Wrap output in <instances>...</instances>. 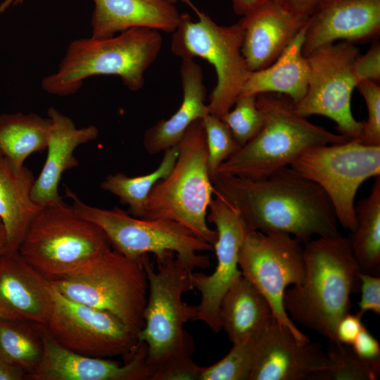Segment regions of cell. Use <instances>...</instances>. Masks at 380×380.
<instances>
[{
	"label": "cell",
	"instance_id": "1",
	"mask_svg": "<svg viewBox=\"0 0 380 380\" xmlns=\"http://www.w3.org/2000/svg\"><path fill=\"white\" fill-rule=\"evenodd\" d=\"M211 181L214 195L238 213L248 232L286 233L303 244L340 234L324 191L290 166L259 179L216 174Z\"/></svg>",
	"mask_w": 380,
	"mask_h": 380
},
{
	"label": "cell",
	"instance_id": "2",
	"mask_svg": "<svg viewBox=\"0 0 380 380\" xmlns=\"http://www.w3.org/2000/svg\"><path fill=\"white\" fill-rule=\"evenodd\" d=\"M156 259L155 269L148 255L142 257L148 296L144 327L138 334L147 347L151 380H198L201 367L190 358L191 343L184 329L194 319V305L182 298L194 289L195 267L173 253Z\"/></svg>",
	"mask_w": 380,
	"mask_h": 380
},
{
	"label": "cell",
	"instance_id": "3",
	"mask_svg": "<svg viewBox=\"0 0 380 380\" xmlns=\"http://www.w3.org/2000/svg\"><path fill=\"white\" fill-rule=\"evenodd\" d=\"M304 245V278L285 291L284 310L293 321L338 343L336 328L350 311V296L360 285V267L348 239L341 234Z\"/></svg>",
	"mask_w": 380,
	"mask_h": 380
},
{
	"label": "cell",
	"instance_id": "4",
	"mask_svg": "<svg viewBox=\"0 0 380 380\" xmlns=\"http://www.w3.org/2000/svg\"><path fill=\"white\" fill-rule=\"evenodd\" d=\"M163 46L159 31L142 27L106 38H80L71 42L58 70L42 80L49 94L65 96L76 93L91 77L114 75L130 91L140 90L145 73Z\"/></svg>",
	"mask_w": 380,
	"mask_h": 380
},
{
	"label": "cell",
	"instance_id": "5",
	"mask_svg": "<svg viewBox=\"0 0 380 380\" xmlns=\"http://www.w3.org/2000/svg\"><path fill=\"white\" fill-rule=\"evenodd\" d=\"M256 103L263 116L261 129L225 160L216 174L259 179L290 166L310 148L348 140L299 115L284 95L259 94Z\"/></svg>",
	"mask_w": 380,
	"mask_h": 380
},
{
	"label": "cell",
	"instance_id": "6",
	"mask_svg": "<svg viewBox=\"0 0 380 380\" xmlns=\"http://www.w3.org/2000/svg\"><path fill=\"white\" fill-rule=\"evenodd\" d=\"M177 147L175 163L152 189L142 218L175 221L213 246L217 234L208 226L207 215L214 188L202 120L189 127Z\"/></svg>",
	"mask_w": 380,
	"mask_h": 380
},
{
	"label": "cell",
	"instance_id": "7",
	"mask_svg": "<svg viewBox=\"0 0 380 380\" xmlns=\"http://www.w3.org/2000/svg\"><path fill=\"white\" fill-rule=\"evenodd\" d=\"M142 257L132 258L110 248L80 268L49 280L66 298L114 315L138 338L148 296Z\"/></svg>",
	"mask_w": 380,
	"mask_h": 380
},
{
	"label": "cell",
	"instance_id": "8",
	"mask_svg": "<svg viewBox=\"0 0 380 380\" xmlns=\"http://www.w3.org/2000/svg\"><path fill=\"white\" fill-rule=\"evenodd\" d=\"M65 193L74 213L99 227L120 253L132 258L152 253L157 258L173 253L195 268L208 267V256L200 253L213 251V246L185 226L170 220L138 218L118 207L92 206L68 187Z\"/></svg>",
	"mask_w": 380,
	"mask_h": 380
},
{
	"label": "cell",
	"instance_id": "9",
	"mask_svg": "<svg viewBox=\"0 0 380 380\" xmlns=\"http://www.w3.org/2000/svg\"><path fill=\"white\" fill-rule=\"evenodd\" d=\"M195 13V21L186 13L172 33L171 51L184 58H201L215 70L217 83L209 96V113L221 118L233 107L248 78L249 71L242 54L243 32L239 22L220 25L196 8L185 2Z\"/></svg>",
	"mask_w": 380,
	"mask_h": 380
},
{
	"label": "cell",
	"instance_id": "10",
	"mask_svg": "<svg viewBox=\"0 0 380 380\" xmlns=\"http://www.w3.org/2000/svg\"><path fill=\"white\" fill-rule=\"evenodd\" d=\"M112 248L103 230L77 216L65 202L43 208L18 252L51 279L72 272Z\"/></svg>",
	"mask_w": 380,
	"mask_h": 380
},
{
	"label": "cell",
	"instance_id": "11",
	"mask_svg": "<svg viewBox=\"0 0 380 380\" xmlns=\"http://www.w3.org/2000/svg\"><path fill=\"white\" fill-rule=\"evenodd\" d=\"M290 167L324 191L338 223L352 232L357 191L364 182L380 176V145L358 139L322 145L306 151Z\"/></svg>",
	"mask_w": 380,
	"mask_h": 380
},
{
	"label": "cell",
	"instance_id": "12",
	"mask_svg": "<svg viewBox=\"0 0 380 380\" xmlns=\"http://www.w3.org/2000/svg\"><path fill=\"white\" fill-rule=\"evenodd\" d=\"M282 232L250 231L241 246V275L267 299L274 317L301 341L310 339L294 324L283 305L285 291L302 282L305 274L303 246Z\"/></svg>",
	"mask_w": 380,
	"mask_h": 380
},
{
	"label": "cell",
	"instance_id": "13",
	"mask_svg": "<svg viewBox=\"0 0 380 380\" xmlns=\"http://www.w3.org/2000/svg\"><path fill=\"white\" fill-rule=\"evenodd\" d=\"M359 53L353 44L343 42L320 47L307 56L309 78L307 91L294 108L303 117L322 115L332 120L339 134L360 139L363 122L351 111V96L357 82L352 71Z\"/></svg>",
	"mask_w": 380,
	"mask_h": 380
},
{
	"label": "cell",
	"instance_id": "14",
	"mask_svg": "<svg viewBox=\"0 0 380 380\" xmlns=\"http://www.w3.org/2000/svg\"><path fill=\"white\" fill-rule=\"evenodd\" d=\"M52 289V310L45 327L61 346L89 357H122L124 362L133 355L139 343L137 336L119 318L72 300L53 285Z\"/></svg>",
	"mask_w": 380,
	"mask_h": 380
},
{
	"label": "cell",
	"instance_id": "15",
	"mask_svg": "<svg viewBox=\"0 0 380 380\" xmlns=\"http://www.w3.org/2000/svg\"><path fill=\"white\" fill-rule=\"evenodd\" d=\"M207 221L216 227L217 238L213 250L217 265L211 274L192 272L194 289L201 294L198 305H194L193 321L200 320L214 333H219L220 304L227 291L242 276L239 254L248 231L238 213L216 195L210 203Z\"/></svg>",
	"mask_w": 380,
	"mask_h": 380
},
{
	"label": "cell",
	"instance_id": "16",
	"mask_svg": "<svg viewBox=\"0 0 380 380\" xmlns=\"http://www.w3.org/2000/svg\"><path fill=\"white\" fill-rule=\"evenodd\" d=\"M44 350L37 366L26 380H151L147 347L139 341L133 355L123 365L108 358L72 352L61 346L40 324Z\"/></svg>",
	"mask_w": 380,
	"mask_h": 380
},
{
	"label": "cell",
	"instance_id": "17",
	"mask_svg": "<svg viewBox=\"0 0 380 380\" xmlns=\"http://www.w3.org/2000/svg\"><path fill=\"white\" fill-rule=\"evenodd\" d=\"M328 363L327 352L322 345L298 340L274 317L256 339L249 380L312 379Z\"/></svg>",
	"mask_w": 380,
	"mask_h": 380
},
{
	"label": "cell",
	"instance_id": "18",
	"mask_svg": "<svg viewBox=\"0 0 380 380\" xmlns=\"http://www.w3.org/2000/svg\"><path fill=\"white\" fill-rule=\"evenodd\" d=\"M380 33V0H323L305 25L302 51L307 57L343 39L355 44Z\"/></svg>",
	"mask_w": 380,
	"mask_h": 380
},
{
	"label": "cell",
	"instance_id": "19",
	"mask_svg": "<svg viewBox=\"0 0 380 380\" xmlns=\"http://www.w3.org/2000/svg\"><path fill=\"white\" fill-rule=\"evenodd\" d=\"M51 281L17 252L0 255V319L46 324L52 310Z\"/></svg>",
	"mask_w": 380,
	"mask_h": 380
},
{
	"label": "cell",
	"instance_id": "20",
	"mask_svg": "<svg viewBox=\"0 0 380 380\" xmlns=\"http://www.w3.org/2000/svg\"><path fill=\"white\" fill-rule=\"evenodd\" d=\"M309 18L293 15L267 1L239 21L242 54L251 72L271 65L285 50Z\"/></svg>",
	"mask_w": 380,
	"mask_h": 380
},
{
	"label": "cell",
	"instance_id": "21",
	"mask_svg": "<svg viewBox=\"0 0 380 380\" xmlns=\"http://www.w3.org/2000/svg\"><path fill=\"white\" fill-rule=\"evenodd\" d=\"M47 115L52 122L47 155L32 190V200L42 208L64 202L58 193V186L63 174L79 165L75 150L95 140L99 135L96 127L77 128L71 118L54 107L47 110Z\"/></svg>",
	"mask_w": 380,
	"mask_h": 380
},
{
	"label": "cell",
	"instance_id": "22",
	"mask_svg": "<svg viewBox=\"0 0 380 380\" xmlns=\"http://www.w3.org/2000/svg\"><path fill=\"white\" fill-rule=\"evenodd\" d=\"M91 37L106 38L142 27L172 33L180 20L177 7L165 0H93Z\"/></svg>",
	"mask_w": 380,
	"mask_h": 380
},
{
	"label": "cell",
	"instance_id": "23",
	"mask_svg": "<svg viewBox=\"0 0 380 380\" xmlns=\"http://www.w3.org/2000/svg\"><path fill=\"white\" fill-rule=\"evenodd\" d=\"M202 67L194 59H182L180 77L182 101L176 112L148 128L143 145L150 154L164 152L178 144L189 127L209 114Z\"/></svg>",
	"mask_w": 380,
	"mask_h": 380
},
{
	"label": "cell",
	"instance_id": "24",
	"mask_svg": "<svg viewBox=\"0 0 380 380\" xmlns=\"http://www.w3.org/2000/svg\"><path fill=\"white\" fill-rule=\"evenodd\" d=\"M35 181L25 165L14 167L0 151V220L6 235V252H17L32 221L43 209L32 198Z\"/></svg>",
	"mask_w": 380,
	"mask_h": 380
},
{
	"label": "cell",
	"instance_id": "25",
	"mask_svg": "<svg viewBox=\"0 0 380 380\" xmlns=\"http://www.w3.org/2000/svg\"><path fill=\"white\" fill-rule=\"evenodd\" d=\"M219 316L232 344L256 340L274 317L267 299L242 276L224 296Z\"/></svg>",
	"mask_w": 380,
	"mask_h": 380
},
{
	"label": "cell",
	"instance_id": "26",
	"mask_svg": "<svg viewBox=\"0 0 380 380\" xmlns=\"http://www.w3.org/2000/svg\"><path fill=\"white\" fill-rule=\"evenodd\" d=\"M305 25L271 65L251 72L240 95L276 93L287 96L294 104L303 98L309 78L307 57L302 51Z\"/></svg>",
	"mask_w": 380,
	"mask_h": 380
},
{
	"label": "cell",
	"instance_id": "27",
	"mask_svg": "<svg viewBox=\"0 0 380 380\" xmlns=\"http://www.w3.org/2000/svg\"><path fill=\"white\" fill-rule=\"evenodd\" d=\"M51 120L31 113L0 115V151L16 168L32 153L46 149Z\"/></svg>",
	"mask_w": 380,
	"mask_h": 380
},
{
	"label": "cell",
	"instance_id": "28",
	"mask_svg": "<svg viewBox=\"0 0 380 380\" xmlns=\"http://www.w3.org/2000/svg\"><path fill=\"white\" fill-rule=\"evenodd\" d=\"M357 225L348 239L360 271L377 275L380 267V176L355 205Z\"/></svg>",
	"mask_w": 380,
	"mask_h": 380
},
{
	"label": "cell",
	"instance_id": "29",
	"mask_svg": "<svg viewBox=\"0 0 380 380\" xmlns=\"http://www.w3.org/2000/svg\"><path fill=\"white\" fill-rule=\"evenodd\" d=\"M177 155L176 145L164 151L159 165L153 171L137 177H129L120 172L109 175L102 181L101 187L127 205L132 216L142 218L150 192L158 182L170 172Z\"/></svg>",
	"mask_w": 380,
	"mask_h": 380
},
{
	"label": "cell",
	"instance_id": "30",
	"mask_svg": "<svg viewBox=\"0 0 380 380\" xmlns=\"http://www.w3.org/2000/svg\"><path fill=\"white\" fill-rule=\"evenodd\" d=\"M44 344L39 324L0 319V360L27 374L39 363Z\"/></svg>",
	"mask_w": 380,
	"mask_h": 380
},
{
	"label": "cell",
	"instance_id": "31",
	"mask_svg": "<svg viewBox=\"0 0 380 380\" xmlns=\"http://www.w3.org/2000/svg\"><path fill=\"white\" fill-rule=\"evenodd\" d=\"M327 352L328 365L312 380H376L379 376L349 346L330 342Z\"/></svg>",
	"mask_w": 380,
	"mask_h": 380
},
{
	"label": "cell",
	"instance_id": "32",
	"mask_svg": "<svg viewBox=\"0 0 380 380\" xmlns=\"http://www.w3.org/2000/svg\"><path fill=\"white\" fill-rule=\"evenodd\" d=\"M256 340L233 344L222 360L201 367L198 380H249L254 365Z\"/></svg>",
	"mask_w": 380,
	"mask_h": 380
},
{
	"label": "cell",
	"instance_id": "33",
	"mask_svg": "<svg viewBox=\"0 0 380 380\" xmlns=\"http://www.w3.org/2000/svg\"><path fill=\"white\" fill-rule=\"evenodd\" d=\"M241 147L261 129L263 116L256 103L255 94L240 95L233 107L222 118Z\"/></svg>",
	"mask_w": 380,
	"mask_h": 380
},
{
	"label": "cell",
	"instance_id": "34",
	"mask_svg": "<svg viewBox=\"0 0 380 380\" xmlns=\"http://www.w3.org/2000/svg\"><path fill=\"white\" fill-rule=\"evenodd\" d=\"M202 120L205 133L208 165L211 177L241 146L221 118L209 113Z\"/></svg>",
	"mask_w": 380,
	"mask_h": 380
},
{
	"label": "cell",
	"instance_id": "35",
	"mask_svg": "<svg viewBox=\"0 0 380 380\" xmlns=\"http://www.w3.org/2000/svg\"><path fill=\"white\" fill-rule=\"evenodd\" d=\"M362 96L368 111L360 140L368 145H380V86L377 82L362 80L356 86Z\"/></svg>",
	"mask_w": 380,
	"mask_h": 380
},
{
	"label": "cell",
	"instance_id": "36",
	"mask_svg": "<svg viewBox=\"0 0 380 380\" xmlns=\"http://www.w3.org/2000/svg\"><path fill=\"white\" fill-rule=\"evenodd\" d=\"M352 71L357 84L362 80L379 82L380 80V44L374 42L364 54L355 57Z\"/></svg>",
	"mask_w": 380,
	"mask_h": 380
},
{
	"label": "cell",
	"instance_id": "37",
	"mask_svg": "<svg viewBox=\"0 0 380 380\" xmlns=\"http://www.w3.org/2000/svg\"><path fill=\"white\" fill-rule=\"evenodd\" d=\"M361 291L360 300L358 303L359 310L357 314L361 317L367 312L380 315V277L377 275L359 271Z\"/></svg>",
	"mask_w": 380,
	"mask_h": 380
},
{
	"label": "cell",
	"instance_id": "38",
	"mask_svg": "<svg viewBox=\"0 0 380 380\" xmlns=\"http://www.w3.org/2000/svg\"><path fill=\"white\" fill-rule=\"evenodd\" d=\"M354 352L379 376L380 345L365 326L351 346Z\"/></svg>",
	"mask_w": 380,
	"mask_h": 380
},
{
	"label": "cell",
	"instance_id": "39",
	"mask_svg": "<svg viewBox=\"0 0 380 380\" xmlns=\"http://www.w3.org/2000/svg\"><path fill=\"white\" fill-rule=\"evenodd\" d=\"M364 324L358 314L345 315L338 322L336 338L338 343L351 346L361 331Z\"/></svg>",
	"mask_w": 380,
	"mask_h": 380
},
{
	"label": "cell",
	"instance_id": "40",
	"mask_svg": "<svg viewBox=\"0 0 380 380\" xmlns=\"http://www.w3.org/2000/svg\"><path fill=\"white\" fill-rule=\"evenodd\" d=\"M278 5L285 11L303 18H309L323 0H266Z\"/></svg>",
	"mask_w": 380,
	"mask_h": 380
},
{
	"label": "cell",
	"instance_id": "41",
	"mask_svg": "<svg viewBox=\"0 0 380 380\" xmlns=\"http://www.w3.org/2000/svg\"><path fill=\"white\" fill-rule=\"evenodd\" d=\"M26 380V373L0 360V380Z\"/></svg>",
	"mask_w": 380,
	"mask_h": 380
},
{
	"label": "cell",
	"instance_id": "42",
	"mask_svg": "<svg viewBox=\"0 0 380 380\" xmlns=\"http://www.w3.org/2000/svg\"><path fill=\"white\" fill-rule=\"evenodd\" d=\"M266 0H232L234 13L238 15L243 16Z\"/></svg>",
	"mask_w": 380,
	"mask_h": 380
},
{
	"label": "cell",
	"instance_id": "43",
	"mask_svg": "<svg viewBox=\"0 0 380 380\" xmlns=\"http://www.w3.org/2000/svg\"><path fill=\"white\" fill-rule=\"evenodd\" d=\"M24 0H3L0 3V15L5 13L11 6L22 4Z\"/></svg>",
	"mask_w": 380,
	"mask_h": 380
},
{
	"label": "cell",
	"instance_id": "44",
	"mask_svg": "<svg viewBox=\"0 0 380 380\" xmlns=\"http://www.w3.org/2000/svg\"><path fill=\"white\" fill-rule=\"evenodd\" d=\"M6 252V235L4 227L0 221V255Z\"/></svg>",
	"mask_w": 380,
	"mask_h": 380
},
{
	"label": "cell",
	"instance_id": "45",
	"mask_svg": "<svg viewBox=\"0 0 380 380\" xmlns=\"http://www.w3.org/2000/svg\"><path fill=\"white\" fill-rule=\"evenodd\" d=\"M165 1L175 5L179 1H181L184 3L186 0H165Z\"/></svg>",
	"mask_w": 380,
	"mask_h": 380
},
{
	"label": "cell",
	"instance_id": "46",
	"mask_svg": "<svg viewBox=\"0 0 380 380\" xmlns=\"http://www.w3.org/2000/svg\"><path fill=\"white\" fill-rule=\"evenodd\" d=\"M1 221V220H0Z\"/></svg>",
	"mask_w": 380,
	"mask_h": 380
}]
</instances>
